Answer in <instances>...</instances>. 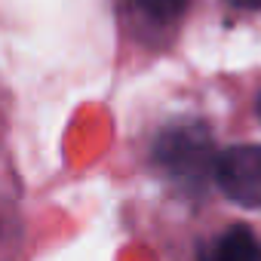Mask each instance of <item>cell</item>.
Masks as SVG:
<instances>
[{
  "label": "cell",
  "mask_w": 261,
  "mask_h": 261,
  "mask_svg": "<svg viewBox=\"0 0 261 261\" xmlns=\"http://www.w3.org/2000/svg\"><path fill=\"white\" fill-rule=\"evenodd\" d=\"M237 7H249V10H261V0H230Z\"/></svg>",
  "instance_id": "5b68a950"
},
{
  "label": "cell",
  "mask_w": 261,
  "mask_h": 261,
  "mask_svg": "<svg viewBox=\"0 0 261 261\" xmlns=\"http://www.w3.org/2000/svg\"><path fill=\"white\" fill-rule=\"evenodd\" d=\"M215 181L233 203L258 209L261 206V148L240 145V148L221 151L215 160Z\"/></svg>",
  "instance_id": "7a4b0ae2"
},
{
  "label": "cell",
  "mask_w": 261,
  "mask_h": 261,
  "mask_svg": "<svg viewBox=\"0 0 261 261\" xmlns=\"http://www.w3.org/2000/svg\"><path fill=\"white\" fill-rule=\"evenodd\" d=\"M129 4L139 7L145 16H151L157 22H172V19H178L188 10L191 0H129Z\"/></svg>",
  "instance_id": "277c9868"
},
{
  "label": "cell",
  "mask_w": 261,
  "mask_h": 261,
  "mask_svg": "<svg viewBox=\"0 0 261 261\" xmlns=\"http://www.w3.org/2000/svg\"><path fill=\"white\" fill-rule=\"evenodd\" d=\"M154 160L185 191H197L209 178H215V160H218V154L212 151V139H209V133H206L203 126L181 123V126L166 129V133L157 139Z\"/></svg>",
  "instance_id": "6da1fadb"
},
{
  "label": "cell",
  "mask_w": 261,
  "mask_h": 261,
  "mask_svg": "<svg viewBox=\"0 0 261 261\" xmlns=\"http://www.w3.org/2000/svg\"><path fill=\"white\" fill-rule=\"evenodd\" d=\"M203 261H261V240L243 227H233L203 252Z\"/></svg>",
  "instance_id": "3957f363"
}]
</instances>
